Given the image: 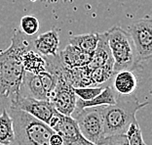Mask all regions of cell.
<instances>
[{
	"label": "cell",
	"mask_w": 152,
	"mask_h": 145,
	"mask_svg": "<svg viewBox=\"0 0 152 145\" xmlns=\"http://www.w3.org/2000/svg\"><path fill=\"white\" fill-rule=\"evenodd\" d=\"M35 36H27L20 30H16L11 38V44L0 52V96L10 106L14 105L20 95L23 70L22 56L33 48Z\"/></svg>",
	"instance_id": "obj_1"
},
{
	"label": "cell",
	"mask_w": 152,
	"mask_h": 145,
	"mask_svg": "<svg viewBox=\"0 0 152 145\" xmlns=\"http://www.w3.org/2000/svg\"><path fill=\"white\" fill-rule=\"evenodd\" d=\"M149 104L148 101L140 102L136 95L116 96V101L113 105L102 106L104 135L125 134L128 127L137 120V112Z\"/></svg>",
	"instance_id": "obj_2"
},
{
	"label": "cell",
	"mask_w": 152,
	"mask_h": 145,
	"mask_svg": "<svg viewBox=\"0 0 152 145\" xmlns=\"http://www.w3.org/2000/svg\"><path fill=\"white\" fill-rule=\"evenodd\" d=\"M7 111L13 122L14 145H50V137L55 132L49 126L14 107Z\"/></svg>",
	"instance_id": "obj_3"
},
{
	"label": "cell",
	"mask_w": 152,
	"mask_h": 145,
	"mask_svg": "<svg viewBox=\"0 0 152 145\" xmlns=\"http://www.w3.org/2000/svg\"><path fill=\"white\" fill-rule=\"evenodd\" d=\"M108 45L113 60L114 72L134 71L141 63L130 34L120 27H113L107 32Z\"/></svg>",
	"instance_id": "obj_4"
},
{
	"label": "cell",
	"mask_w": 152,
	"mask_h": 145,
	"mask_svg": "<svg viewBox=\"0 0 152 145\" xmlns=\"http://www.w3.org/2000/svg\"><path fill=\"white\" fill-rule=\"evenodd\" d=\"M71 117L77 123L81 135L86 140L99 145L105 137L102 106L74 110Z\"/></svg>",
	"instance_id": "obj_5"
},
{
	"label": "cell",
	"mask_w": 152,
	"mask_h": 145,
	"mask_svg": "<svg viewBox=\"0 0 152 145\" xmlns=\"http://www.w3.org/2000/svg\"><path fill=\"white\" fill-rule=\"evenodd\" d=\"M128 33L140 62L149 60L152 56V19L137 20L128 27Z\"/></svg>",
	"instance_id": "obj_6"
},
{
	"label": "cell",
	"mask_w": 152,
	"mask_h": 145,
	"mask_svg": "<svg viewBox=\"0 0 152 145\" xmlns=\"http://www.w3.org/2000/svg\"><path fill=\"white\" fill-rule=\"evenodd\" d=\"M10 107L25 111L46 125H49L51 118L57 112L53 104L48 100H38L26 95H20L17 102Z\"/></svg>",
	"instance_id": "obj_7"
},
{
	"label": "cell",
	"mask_w": 152,
	"mask_h": 145,
	"mask_svg": "<svg viewBox=\"0 0 152 145\" xmlns=\"http://www.w3.org/2000/svg\"><path fill=\"white\" fill-rule=\"evenodd\" d=\"M76 100L77 97L73 91V86L58 78L56 87L49 98L55 109L61 115L71 117L76 107Z\"/></svg>",
	"instance_id": "obj_8"
},
{
	"label": "cell",
	"mask_w": 152,
	"mask_h": 145,
	"mask_svg": "<svg viewBox=\"0 0 152 145\" xmlns=\"http://www.w3.org/2000/svg\"><path fill=\"white\" fill-rule=\"evenodd\" d=\"M48 126L63 137L65 145L71 144L82 136L75 120L70 116L61 115L58 111L51 118Z\"/></svg>",
	"instance_id": "obj_9"
},
{
	"label": "cell",
	"mask_w": 152,
	"mask_h": 145,
	"mask_svg": "<svg viewBox=\"0 0 152 145\" xmlns=\"http://www.w3.org/2000/svg\"><path fill=\"white\" fill-rule=\"evenodd\" d=\"M60 46V36L57 30H51L34 37V50L44 57L56 56Z\"/></svg>",
	"instance_id": "obj_10"
},
{
	"label": "cell",
	"mask_w": 152,
	"mask_h": 145,
	"mask_svg": "<svg viewBox=\"0 0 152 145\" xmlns=\"http://www.w3.org/2000/svg\"><path fill=\"white\" fill-rule=\"evenodd\" d=\"M111 87L119 95H132L137 90L139 81L133 71H119L114 72Z\"/></svg>",
	"instance_id": "obj_11"
},
{
	"label": "cell",
	"mask_w": 152,
	"mask_h": 145,
	"mask_svg": "<svg viewBox=\"0 0 152 145\" xmlns=\"http://www.w3.org/2000/svg\"><path fill=\"white\" fill-rule=\"evenodd\" d=\"M60 58L65 68L74 69L87 66L92 59V54L85 53L73 45H67L60 53Z\"/></svg>",
	"instance_id": "obj_12"
},
{
	"label": "cell",
	"mask_w": 152,
	"mask_h": 145,
	"mask_svg": "<svg viewBox=\"0 0 152 145\" xmlns=\"http://www.w3.org/2000/svg\"><path fill=\"white\" fill-rule=\"evenodd\" d=\"M110 61L113 60L108 45L107 33H99L98 44H96V49L92 54V59L87 66L90 70H92V69L101 67Z\"/></svg>",
	"instance_id": "obj_13"
},
{
	"label": "cell",
	"mask_w": 152,
	"mask_h": 145,
	"mask_svg": "<svg viewBox=\"0 0 152 145\" xmlns=\"http://www.w3.org/2000/svg\"><path fill=\"white\" fill-rule=\"evenodd\" d=\"M116 96L117 93L114 91L111 85L104 86L102 91L92 100H89V101H83L81 99L76 100L75 110H82L84 108H91V107L113 105L116 101Z\"/></svg>",
	"instance_id": "obj_14"
},
{
	"label": "cell",
	"mask_w": 152,
	"mask_h": 145,
	"mask_svg": "<svg viewBox=\"0 0 152 145\" xmlns=\"http://www.w3.org/2000/svg\"><path fill=\"white\" fill-rule=\"evenodd\" d=\"M22 64L26 72L39 75L46 71V60L44 56L34 49H30L23 54Z\"/></svg>",
	"instance_id": "obj_15"
},
{
	"label": "cell",
	"mask_w": 152,
	"mask_h": 145,
	"mask_svg": "<svg viewBox=\"0 0 152 145\" xmlns=\"http://www.w3.org/2000/svg\"><path fill=\"white\" fill-rule=\"evenodd\" d=\"M22 89H26L28 91V94L26 96H30V97L38 100H48L49 101L38 75L25 72L20 90Z\"/></svg>",
	"instance_id": "obj_16"
},
{
	"label": "cell",
	"mask_w": 152,
	"mask_h": 145,
	"mask_svg": "<svg viewBox=\"0 0 152 145\" xmlns=\"http://www.w3.org/2000/svg\"><path fill=\"white\" fill-rule=\"evenodd\" d=\"M15 134L13 129V122L6 107L0 113V145H14Z\"/></svg>",
	"instance_id": "obj_17"
},
{
	"label": "cell",
	"mask_w": 152,
	"mask_h": 145,
	"mask_svg": "<svg viewBox=\"0 0 152 145\" xmlns=\"http://www.w3.org/2000/svg\"><path fill=\"white\" fill-rule=\"evenodd\" d=\"M99 41V33L72 36L69 38V44L77 47L85 53L93 54Z\"/></svg>",
	"instance_id": "obj_18"
},
{
	"label": "cell",
	"mask_w": 152,
	"mask_h": 145,
	"mask_svg": "<svg viewBox=\"0 0 152 145\" xmlns=\"http://www.w3.org/2000/svg\"><path fill=\"white\" fill-rule=\"evenodd\" d=\"M113 75V61H110L101 67L92 69L91 72H90V78H91L93 86L102 85L103 84L110 81Z\"/></svg>",
	"instance_id": "obj_19"
},
{
	"label": "cell",
	"mask_w": 152,
	"mask_h": 145,
	"mask_svg": "<svg viewBox=\"0 0 152 145\" xmlns=\"http://www.w3.org/2000/svg\"><path fill=\"white\" fill-rule=\"evenodd\" d=\"M40 24L35 16L26 15L20 19V32L27 36H35L39 30Z\"/></svg>",
	"instance_id": "obj_20"
},
{
	"label": "cell",
	"mask_w": 152,
	"mask_h": 145,
	"mask_svg": "<svg viewBox=\"0 0 152 145\" xmlns=\"http://www.w3.org/2000/svg\"><path fill=\"white\" fill-rule=\"evenodd\" d=\"M125 136L129 145H146L144 142L142 133H141L140 127L137 120H134L133 123L128 127Z\"/></svg>",
	"instance_id": "obj_21"
},
{
	"label": "cell",
	"mask_w": 152,
	"mask_h": 145,
	"mask_svg": "<svg viewBox=\"0 0 152 145\" xmlns=\"http://www.w3.org/2000/svg\"><path fill=\"white\" fill-rule=\"evenodd\" d=\"M104 86H83V87H73V91L75 93L76 97L81 99L83 101H89L95 98L96 95L102 91Z\"/></svg>",
	"instance_id": "obj_22"
},
{
	"label": "cell",
	"mask_w": 152,
	"mask_h": 145,
	"mask_svg": "<svg viewBox=\"0 0 152 145\" xmlns=\"http://www.w3.org/2000/svg\"><path fill=\"white\" fill-rule=\"evenodd\" d=\"M38 77H39V78H40L41 84H42L44 90L47 94V97H48V99H49L50 95L52 94V92L54 91V89L57 85L58 77L53 75V74H51V72H47V71L41 72V74L38 75Z\"/></svg>",
	"instance_id": "obj_23"
},
{
	"label": "cell",
	"mask_w": 152,
	"mask_h": 145,
	"mask_svg": "<svg viewBox=\"0 0 152 145\" xmlns=\"http://www.w3.org/2000/svg\"><path fill=\"white\" fill-rule=\"evenodd\" d=\"M99 145H129L125 134H115V135L105 136Z\"/></svg>",
	"instance_id": "obj_24"
},
{
	"label": "cell",
	"mask_w": 152,
	"mask_h": 145,
	"mask_svg": "<svg viewBox=\"0 0 152 145\" xmlns=\"http://www.w3.org/2000/svg\"><path fill=\"white\" fill-rule=\"evenodd\" d=\"M69 145H96V144L90 142V141L86 140L83 136H81L80 138H78L77 140H75L74 142H72Z\"/></svg>",
	"instance_id": "obj_25"
},
{
	"label": "cell",
	"mask_w": 152,
	"mask_h": 145,
	"mask_svg": "<svg viewBox=\"0 0 152 145\" xmlns=\"http://www.w3.org/2000/svg\"><path fill=\"white\" fill-rule=\"evenodd\" d=\"M5 108V104H4V100L1 98V96H0V112L2 111V109Z\"/></svg>",
	"instance_id": "obj_26"
},
{
	"label": "cell",
	"mask_w": 152,
	"mask_h": 145,
	"mask_svg": "<svg viewBox=\"0 0 152 145\" xmlns=\"http://www.w3.org/2000/svg\"><path fill=\"white\" fill-rule=\"evenodd\" d=\"M51 1H56V0H51ZM67 1H68V2H72L73 0H67Z\"/></svg>",
	"instance_id": "obj_27"
},
{
	"label": "cell",
	"mask_w": 152,
	"mask_h": 145,
	"mask_svg": "<svg viewBox=\"0 0 152 145\" xmlns=\"http://www.w3.org/2000/svg\"><path fill=\"white\" fill-rule=\"evenodd\" d=\"M31 1H36V0H31Z\"/></svg>",
	"instance_id": "obj_28"
}]
</instances>
